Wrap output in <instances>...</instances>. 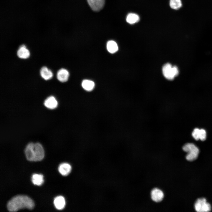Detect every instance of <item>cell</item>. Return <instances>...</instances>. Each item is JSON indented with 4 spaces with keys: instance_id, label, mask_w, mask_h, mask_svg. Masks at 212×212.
I'll return each mask as SVG.
<instances>
[{
    "instance_id": "obj_1",
    "label": "cell",
    "mask_w": 212,
    "mask_h": 212,
    "mask_svg": "<svg viewBox=\"0 0 212 212\" xmlns=\"http://www.w3.org/2000/svg\"><path fill=\"white\" fill-rule=\"evenodd\" d=\"M34 206L33 200L28 196L22 195L15 196L8 202L7 208L10 212H15L21 209H32Z\"/></svg>"
},
{
    "instance_id": "obj_2",
    "label": "cell",
    "mask_w": 212,
    "mask_h": 212,
    "mask_svg": "<svg viewBox=\"0 0 212 212\" xmlns=\"http://www.w3.org/2000/svg\"><path fill=\"white\" fill-rule=\"evenodd\" d=\"M24 152L27 159L30 161H40L44 156V149L39 143H29L26 146Z\"/></svg>"
},
{
    "instance_id": "obj_3",
    "label": "cell",
    "mask_w": 212,
    "mask_h": 212,
    "mask_svg": "<svg viewBox=\"0 0 212 212\" xmlns=\"http://www.w3.org/2000/svg\"><path fill=\"white\" fill-rule=\"evenodd\" d=\"M183 151L187 153L186 158L188 160L193 161L198 158L199 150L194 144L192 143H186L183 146Z\"/></svg>"
},
{
    "instance_id": "obj_4",
    "label": "cell",
    "mask_w": 212,
    "mask_h": 212,
    "mask_svg": "<svg viewBox=\"0 0 212 212\" xmlns=\"http://www.w3.org/2000/svg\"><path fill=\"white\" fill-rule=\"evenodd\" d=\"M162 72L165 77L169 80H172L179 74V69L176 66H172L169 63L165 64L162 68Z\"/></svg>"
},
{
    "instance_id": "obj_5",
    "label": "cell",
    "mask_w": 212,
    "mask_h": 212,
    "mask_svg": "<svg viewBox=\"0 0 212 212\" xmlns=\"http://www.w3.org/2000/svg\"><path fill=\"white\" fill-rule=\"evenodd\" d=\"M194 208L196 211L198 212H209L211 210L210 204L204 198L198 199L195 203Z\"/></svg>"
},
{
    "instance_id": "obj_6",
    "label": "cell",
    "mask_w": 212,
    "mask_h": 212,
    "mask_svg": "<svg viewBox=\"0 0 212 212\" xmlns=\"http://www.w3.org/2000/svg\"><path fill=\"white\" fill-rule=\"evenodd\" d=\"M91 9L95 11H98L103 7L105 0H87Z\"/></svg>"
},
{
    "instance_id": "obj_7",
    "label": "cell",
    "mask_w": 212,
    "mask_h": 212,
    "mask_svg": "<svg viewBox=\"0 0 212 212\" xmlns=\"http://www.w3.org/2000/svg\"><path fill=\"white\" fill-rule=\"evenodd\" d=\"M164 196L163 192L160 189L155 188L153 189L151 192V198L153 201L158 202L161 201Z\"/></svg>"
},
{
    "instance_id": "obj_8",
    "label": "cell",
    "mask_w": 212,
    "mask_h": 212,
    "mask_svg": "<svg viewBox=\"0 0 212 212\" xmlns=\"http://www.w3.org/2000/svg\"><path fill=\"white\" fill-rule=\"evenodd\" d=\"M69 76L68 71L66 69L62 68L59 70L57 72V77L59 81L61 82L67 81Z\"/></svg>"
},
{
    "instance_id": "obj_9",
    "label": "cell",
    "mask_w": 212,
    "mask_h": 212,
    "mask_svg": "<svg viewBox=\"0 0 212 212\" xmlns=\"http://www.w3.org/2000/svg\"><path fill=\"white\" fill-rule=\"evenodd\" d=\"M17 55L21 59H26L29 57L30 53L24 45L21 46L17 51Z\"/></svg>"
},
{
    "instance_id": "obj_10",
    "label": "cell",
    "mask_w": 212,
    "mask_h": 212,
    "mask_svg": "<svg viewBox=\"0 0 212 212\" xmlns=\"http://www.w3.org/2000/svg\"><path fill=\"white\" fill-rule=\"evenodd\" d=\"M44 104L47 108L52 109L57 107L58 102L55 97L52 96L49 97L45 100Z\"/></svg>"
},
{
    "instance_id": "obj_11",
    "label": "cell",
    "mask_w": 212,
    "mask_h": 212,
    "mask_svg": "<svg viewBox=\"0 0 212 212\" xmlns=\"http://www.w3.org/2000/svg\"><path fill=\"white\" fill-rule=\"evenodd\" d=\"M72 167L70 164L67 163L61 164L58 168V170L60 173L63 176L68 175L70 172Z\"/></svg>"
},
{
    "instance_id": "obj_12",
    "label": "cell",
    "mask_w": 212,
    "mask_h": 212,
    "mask_svg": "<svg viewBox=\"0 0 212 212\" xmlns=\"http://www.w3.org/2000/svg\"><path fill=\"white\" fill-rule=\"evenodd\" d=\"M40 74L42 77L45 80L51 79L53 74L52 71L46 67H43L40 70Z\"/></svg>"
},
{
    "instance_id": "obj_13",
    "label": "cell",
    "mask_w": 212,
    "mask_h": 212,
    "mask_svg": "<svg viewBox=\"0 0 212 212\" xmlns=\"http://www.w3.org/2000/svg\"><path fill=\"white\" fill-rule=\"evenodd\" d=\"M54 203L56 208L59 210L64 208L65 205V199L61 196L56 197L54 199Z\"/></svg>"
},
{
    "instance_id": "obj_14",
    "label": "cell",
    "mask_w": 212,
    "mask_h": 212,
    "mask_svg": "<svg viewBox=\"0 0 212 212\" xmlns=\"http://www.w3.org/2000/svg\"><path fill=\"white\" fill-rule=\"evenodd\" d=\"M82 86L83 88L85 90L90 91L94 89L95 84L92 80H85L82 82Z\"/></svg>"
},
{
    "instance_id": "obj_15",
    "label": "cell",
    "mask_w": 212,
    "mask_h": 212,
    "mask_svg": "<svg viewBox=\"0 0 212 212\" xmlns=\"http://www.w3.org/2000/svg\"><path fill=\"white\" fill-rule=\"evenodd\" d=\"M107 48L108 52L112 54L116 52L118 49L117 44L113 40H110L107 42Z\"/></svg>"
},
{
    "instance_id": "obj_16",
    "label": "cell",
    "mask_w": 212,
    "mask_h": 212,
    "mask_svg": "<svg viewBox=\"0 0 212 212\" xmlns=\"http://www.w3.org/2000/svg\"><path fill=\"white\" fill-rule=\"evenodd\" d=\"M140 19L139 16L137 14L130 13L128 14L126 18V21L129 24H132L138 22Z\"/></svg>"
},
{
    "instance_id": "obj_17",
    "label": "cell",
    "mask_w": 212,
    "mask_h": 212,
    "mask_svg": "<svg viewBox=\"0 0 212 212\" xmlns=\"http://www.w3.org/2000/svg\"><path fill=\"white\" fill-rule=\"evenodd\" d=\"M33 183L37 186H41L44 182L43 176L41 174H33L32 177Z\"/></svg>"
},
{
    "instance_id": "obj_18",
    "label": "cell",
    "mask_w": 212,
    "mask_h": 212,
    "mask_svg": "<svg viewBox=\"0 0 212 212\" xmlns=\"http://www.w3.org/2000/svg\"><path fill=\"white\" fill-rule=\"evenodd\" d=\"M169 4L172 9L175 10L179 9L182 5L181 0H170Z\"/></svg>"
},
{
    "instance_id": "obj_19",
    "label": "cell",
    "mask_w": 212,
    "mask_h": 212,
    "mask_svg": "<svg viewBox=\"0 0 212 212\" xmlns=\"http://www.w3.org/2000/svg\"><path fill=\"white\" fill-rule=\"evenodd\" d=\"M200 130L198 128H195L192 133V136L197 140L199 139Z\"/></svg>"
},
{
    "instance_id": "obj_20",
    "label": "cell",
    "mask_w": 212,
    "mask_h": 212,
    "mask_svg": "<svg viewBox=\"0 0 212 212\" xmlns=\"http://www.w3.org/2000/svg\"><path fill=\"white\" fill-rule=\"evenodd\" d=\"M206 137V132L203 129H201L200 130L199 139L201 141L205 140Z\"/></svg>"
}]
</instances>
